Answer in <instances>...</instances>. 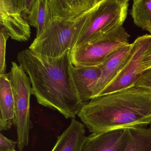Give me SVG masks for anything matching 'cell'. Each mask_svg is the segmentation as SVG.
<instances>
[{"instance_id":"22","label":"cell","mask_w":151,"mask_h":151,"mask_svg":"<svg viewBox=\"0 0 151 151\" xmlns=\"http://www.w3.org/2000/svg\"><path fill=\"white\" fill-rule=\"evenodd\" d=\"M151 151V150H150V151Z\"/></svg>"},{"instance_id":"10","label":"cell","mask_w":151,"mask_h":151,"mask_svg":"<svg viewBox=\"0 0 151 151\" xmlns=\"http://www.w3.org/2000/svg\"><path fill=\"white\" fill-rule=\"evenodd\" d=\"M131 50L132 44H129L116 51L99 66L101 73L93 87L92 99L99 96L105 88L116 77L129 60Z\"/></svg>"},{"instance_id":"13","label":"cell","mask_w":151,"mask_h":151,"mask_svg":"<svg viewBox=\"0 0 151 151\" xmlns=\"http://www.w3.org/2000/svg\"><path fill=\"white\" fill-rule=\"evenodd\" d=\"M85 126L74 118L57 138L51 151H80L85 138Z\"/></svg>"},{"instance_id":"2","label":"cell","mask_w":151,"mask_h":151,"mask_svg":"<svg viewBox=\"0 0 151 151\" xmlns=\"http://www.w3.org/2000/svg\"><path fill=\"white\" fill-rule=\"evenodd\" d=\"M78 116L91 133L151 125V90L134 86L95 97Z\"/></svg>"},{"instance_id":"18","label":"cell","mask_w":151,"mask_h":151,"mask_svg":"<svg viewBox=\"0 0 151 151\" xmlns=\"http://www.w3.org/2000/svg\"><path fill=\"white\" fill-rule=\"evenodd\" d=\"M135 86L151 90V69L144 71L139 75Z\"/></svg>"},{"instance_id":"5","label":"cell","mask_w":151,"mask_h":151,"mask_svg":"<svg viewBox=\"0 0 151 151\" xmlns=\"http://www.w3.org/2000/svg\"><path fill=\"white\" fill-rule=\"evenodd\" d=\"M129 2V0H101L90 14L73 48L123 25Z\"/></svg>"},{"instance_id":"12","label":"cell","mask_w":151,"mask_h":151,"mask_svg":"<svg viewBox=\"0 0 151 151\" xmlns=\"http://www.w3.org/2000/svg\"><path fill=\"white\" fill-rule=\"evenodd\" d=\"M0 129L16 125L15 105L9 73L0 75Z\"/></svg>"},{"instance_id":"11","label":"cell","mask_w":151,"mask_h":151,"mask_svg":"<svg viewBox=\"0 0 151 151\" xmlns=\"http://www.w3.org/2000/svg\"><path fill=\"white\" fill-rule=\"evenodd\" d=\"M101 73L99 66L76 67L70 63V83L82 103L87 102L92 99V88Z\"/></svg>"},{"instance_id":"14","label":"cell","mask_w":151,"mask_h":151,"mask_svg":"<svg viewBox=\"0 0 151 151\" xmlns=\"http://www.w3.org/2000/svg\"><path fill=\"white\" fill-rule=\"evenodd\" d=\"M128 141L123 151H149L151 149V125L150 127L128 128Z\"/></svg>"},{"instance_id":"1","label":"cell","mask_w":151,"mask_h":151,"mask_svg":"<svg viewBox=\"0 0 151 151\" xmlns=\"http://www.w3.org/2000/svg\"><path fill=\"white\" fill-rule=\"evenodd\" d=\"M17 60L30 79L32 94L38 103L74 119L83 103L70 80V51L51 57L31 49L17 54Z\"/></svg>"},{"instance_id":"15","label":"cell","mask_w":151,"mask_h":151,"mask_svg":"<svg viewBox=\"0 0 151 151\" xmlns=\"http://www.w3.org/2000/svg\"><path fill=\"white\" fill-rule=\"evenodd\" d=\"M48 0H35L31 11L28 17L30 26L37 30L36 38H38L47 28L49 21Z\"/></svg>"},{"instance_id":"9","label":"cell","mask_w":151,"mask_h":151,"mask_svg":"<svg viewBox=\"0 0 151 151\" xmlns=\"http://www.w3.org/2000/svg\"><path fill=\"white\" fill-rule=\"evenodd\" d=\"M128 137L127 129L92 133L85 138L80 151H123Z\"/></svg>"},{"instance_id":"17","label":"cell","mask_w":151,"mask_h":151,"mask_svg":"<svg viewBox=\"0 0 151 151\" xmlns=\"http://www.w3.org/2000/svg\"><path fill=\"white\" fill-rule=\"evenodd\" d=\"M9 36L5 30L1 28L0 31V75L6 73V55L7 41Z\"/></svg>"},{"instance_id":"3","label":"cell","mask_w":151,"mask_h":151,"mask_svg":"<svg viewBox=\"0 0 151 151\" xmlns=\"http://www.w3.org/2000/svg\"><path fill=\"white\" fill-rule=\"evenodd\" d=\"M48 6V26L29 48L49 57H60L73 49L94 8L87 11L66 0H49Z\"/></svg>"},{"instance_id":"6","label":"cell","mask_w":151,"mask_h":151,"mask_svg":"<svg viewBox=\"0 0 151 151\" xmlns=\"http://www.w3.org/2000/svg\"><path fill=\"white\" fill-rule=\"evenodd\" d=\"M9 74L15 99L18 148L19 151H22L29 145L30 130L32 128L30 116L32 86L23 68L17 63L12 62Z\"/></svg>"},{"instance_id":"4","label":"cell","mask_w":151,"mask_h":151,"mask_svg":"<svg viewBox=\"0 0 151 151\" xmlns=\"http://www.w3.org/2000/svg\"><path fill=\"white\" fill-rule=\"evenodd\" d=\"M129 34L123 25L104 33L70 51L74 66L99 67L118 49L129 45Z\"/></svg>"},{"instance_id":"19","label":"cell","mask_w":151,"mask_h":151,"mask_svg":"<svg viewBox=\"0 0 151 151\" xmlns=\"http://www.w3.org/2000/svg\"><path fill=\"white\" fill-rule=\"evenodd\" d=\"M17 142L0 134V151H10L15 150Z\"/></svg>"},{"instance_id":"20","label":"cell","mask_w":151,"mask_h":151,"mask_svg":"<svg viewBox=\"0 0 151 151\" xmlns=\"http://www.w3.org/2000/svg\"><path fill=\"white\" fill-rule=\"evenodd\" d=\"M139 67L141 73L151 69V44L142 57L140 60Z\"/></svg>"},{"instance_id":"8","label":"cell","mask_w":151,"mask_h":151,"mask_svg":"<svg viewBox=\"0 0 151 151\" xmlns=\"http://www.w3.org/2000/svg\"><path fill=\"white\" fill-rule=\"evenodd\" d=\"M151 44V35L137 38L132 44L129 60L116 77L105 88L99 96L110 94L135 86L140 71V62Z\"/></svg>"},{"instance_id":"7","label":"cell","mask_w":151,"mask_h":151,"mask_svg":"<svg viewBox=\"0 0 151 151\" xmlns=\"http://www.w3.org/2000/svg\"><path fill=\"white\" fill-rule=\"evenodd\" d=\"M25 0H0L1 28L13 40L28 41L31 34Z\"/></svg>"},{"instance_id":"16","label":"cell","mask_w":151,"mask_h":151,"mask_svg":"<svg viewBox=\"0 0 151 151\" xmlns=\"http://www.w3.org/2000/svg\"><path fill=\"white\" fill-rule=\"evenodd\" d=\"M130 14L135 24L151 35V0H134Z\"/></svg>"},{"instance_id":"21","label":"cell","mask_w":151,"mask_h":151,"mask_svg":"<svg viewBox=\"0 0 151 151\" xmlns=\"http://www.w3.org/2000/svg\"><path fill=\"white\" fill-rule=\"evenodd\" d=\"M16 151V150H12V151Z\"/></svg>"}]
</instances>
